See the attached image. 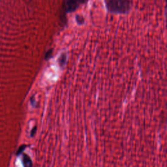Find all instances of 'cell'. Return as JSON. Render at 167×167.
Returning <instances> with one entry per match:
<instances>
[{"label":"cell","mask_w":167,"mask_h":167,"mask_svg":"<svg viewBox=\"0 0 167 167\" xmlns=\"http://www.w3.org/2000/svg\"><path fill=\"white\" fill-rule=\"evenodd\" d=\"M26 145H22V146H20L19 149V150H18V151H17V155H20V153H22V151L24 150V149L26 148Z\"/></svg>","instance_id":"obj_7"},{"label":"cell","mask_w":167,"mask_h":167,"mask_svg":"<svg viewBox=\"0 0 167 167\" xmlns=\"http://www.w3.org/2000/svg\"><path fill=\"white\" fill-rule=\"evenodd\" d=\"M76 23H77L79 26H82L84 24L85 22L84 17L82 15H77L76 16Z\"/></svg>","instance_id":"obj_5"},{"label":"cell","mask_w":167,"mask_h":167,"mask_svg":"<svg viewBox=\"0 0 167 167\" xmlns=\"http://www.w3.org/2000/svg\"><path fill=\"white\" fill-rule=\"evenodd\" d=\"M52 54H53V49H52V48L49 49L46 52V54H45L44 59L46 60H49L50 58H51V57H52Z\"/></svg>","instance_id":"obj_6"},{"label":"cell","mask_w":167,"mask_h":167,"mask_svg":"<svg viewBox=\"0 0 167 167\" xmlns=\"http://www.w3.org/2000/svg\"><path fill=\"white\" fill-rule=\"evenodd\" d=\"M23 164L24 167H32V161L30 157L26 154L23 155Z\"/></svg>","instance_id":"obj_3"},{"label":"cell","mask_w":167,"mask_h":167,"mask_svg":"<svg viewBox=\"0 0 167 167\" xmlns=\"http://www.w3.org/2000/svg\"><path fill=\"white\" fill-rule=\"evenodd\" d=\"M106 7L112 14L125 15L131 9L132 3L130 0H105Z\"/></svg>","instance_id":"obj_1"},{"label":"cell","mask_w":167,"mask_h":167,"mask_svg":"<svg viewBox=\"0 0 167 167\" xmlns=\"http://www.w3.org/2000/svg\"><path fill=\"white\" fill-rule=\"evenodd\" d=\"M67 62V54L66 53H63L60 56L59 60H58V63H59V65L61 67H64Z\"/></svg>","instance_id":"obj_4"},{"label":"cell","mask_w":167,"mask_h":167,"mask_svg":"<svg viewBox=\"0 0 167 167\" xmlns=\"http://www.w3.org/2000/svg\"><path fill=\"white\" fill-rule=\"evenodd\" d=\"M36 130H37V127H35L32 129V130H31V136H32V137L35 134V132H36Z\"/></svg>","instance_id":"obj_8"},{"label":"cell","mask_w":167,"mask_h":167,"mask_svg":"<svg viewBox=\"0 0 167 167\" xmlns=\"http://www.w3.org/2000/svg\"><path fill=\"white\" fill-rule=\"evenodd\" d=\"M80 5H82L81 0H64L63 9L65 14H67L75 11Z\"/></svg>","instance_id":"obj_2"}]
</instances>
